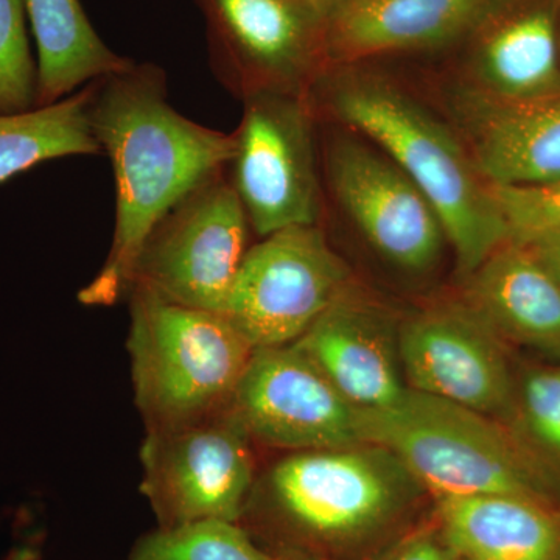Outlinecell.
I'll list each match as a JSON object with an SVG mask.
<instances>
[{
  "label": "cell",
  "mask_w": 560,
  "mask_h": 560,
  "mask_svg": "<svg viewBox=\"0 0 560 560\" xmlns=\"http://www.w3.org/2000/svg\"><path fill=\"white\" fill-rule=\"evenodd\" d=\"M127 348L145 431L171 429L231 408L254 349L223 313L131 290Z\"/></svg>",
  "instance_id": "cell-5"
},
{
  "label": "cell",
  "mask_w": 560,
  "mask_h": 560,
  "mask_svg": "<svg viewBox=\"0 0 560 560\" xmlns=\"http://www.w3.org/2000/svg\"><path fill=\"white\" fill-rule=\"evenodd\" d=\"M326 173L335 201L383 259L408 272L436 267L447 242L440 217L381 150L335 135L327 143Z\"/></svg>",
  "instance_id": "cell-13"
},
{
  "label": "cell",
  "mask_w": 560,
  "mask_h": 560,
  "mask_svg": "<svg viewBox=\"0 0 560 560\" xmlns=\"http://www.w3.org/2000/svg\"><path fill=\"white\" fill-rule=\"evenodd\" d=\"M311 2L313 3V7H315V9L318 10L320 14H323L324 21H326V18L329 16L331 9H334V7L337 5L340 0H311Z\"/></svg>",
  "instance_id": "cell-30"
},
{
  "label": "cell",
  "mask_w": 560,
  "mask_h": 560,
  "mask_svg": "<svg viewBox=\"0 0 560 560\" xmlns=\"http://www.w3.org/2000/svg\"><path fill=\"white\" fill-rule=\"evenodd\" d=\"M349 279L319 224L285 228L249 246L221 313L254 349L293 345Z\"/></svg>",
  "instance_id": "cell-9"
},
{
  "label": "cell",
  "mask_w": 560,
  "mask_h": 560,
  "mask_svg": "<svg viewBox=\"0 0 560 560\" xmlns=\"http://www.w3.org/2000/svg\"><path fill=\"white\" fill-rule=\"evenodd\" d=\"M382 560H460L440 529L420 530L405 537Z\"/></svg>",
  "instance_id": "cell-26"
},
{
  "label": "cell",
  "mask_w": 560,
  "mask_h": 560,
  "mask_svg": "<svg viewBox=\"0 0 560 560\" xmlns=\"http://www.w3.org/2000/svg\"><path fill=\"white\" fill-rule=\"evenodd\" d=\"M370 444L393 452L440 497L501 493L555 508V488L521 438L499 420L408 388L393 407L366 410Z\"/></svg>",
  "instance_id": "cell-4"
},
{
  "label": "cell",
  "mask_w": 560,
  "mask_h": 560,
  "mask_svg": "<svg viewBox=\"0 0 560 560\" xmlns=\"http://www.w3.org/2000/svg\"><path fill=\"white\" fill-rule=\"evenodd\" d=\"M504 0H340L324 22L326 68L429 49L480 28Z\"/></svg>",
  "instance_id": "cell-16"
},
{
  "label": "cell",
  "mask_w": 560,
  "mask_h": 560,
  "mask_svg": "<svg viewBox=\"0 0 560 560\" xmlns=\"http://www.w3.org/2000/svg\"><path fill=\"white\" fill-rule=\"evenodd\" d=\"M256 448L231 408L184 425L145 431L140 492L158 528L241 523L260 474Z\"/></svg>",
  "instance_id": "cell-7"
},
{
  "label": "cell",
  "mask_w": 560,
  "mask_h": 560,
  "mask_svg": "<svg viewBox=\"0 0 560 560\" xmlns=\"http://www.w3.org/2000/svg\"><path fill=\"white\" fill-rule=\"evenodd\" d=\"M423 490L383 445L283 453L260 471L238 525L265 551L335 560L399 523Z\"/></svg>",
  "instance_id": "cell-2"
},
{
  "label": "cell",
  "mask_w": 560,
  "mask_h": 560,
  "mask_svg": "<svg viewBox=\"0 0 560 560\" xmlns=\"http://www.w3.org/2000/svg\"><path fill=\"white\" fill-rule=\"evenodd\" d=\"M510 241L528 242L560 231V178L525 187L489 186Z\"/></svg>",
  "instance_id": "cell-25"
},
{
  "label": "cell",
  "mask_w": 560,
  "mask_h": 560,
  "mask_svg": "<svg viewBox=\"0 0 560 560\" xmlns=\"http://www.w3.org/2000/svg\"><path fill=\"white\" fill-rule=\"evenodd\" d=\"M210 65L238 97L307 95L326 69L324 18L311 0H195Z\"/></svg>",
  "instance_id": "cell-10"
},
{
  "label": "cell",
  "mask_w": 560,
  "mask_h": 560,
  "mask_svg": "<svg viewBox=\"0 0 560 560\" xmlns=\"http://www.w3.org/2000/svg\"><path fill=\"white\" fill-rule=\"evenodd\" d=\"M231 410L257 447L293 453L370 444L366 410L293 345L254 350Z\"/></svg>",
  "instance_id": "cell-11"
},
{
  "label": "cell",
  "mask_w": 560,
  "mask_h": 560,
  "mask_svg": "<svg viewBox=\"0 0 560 560\" xmlns=\"http://www.w3.org/2000/svg\"><path fill=\"white\" fill-rule=\"evenodd\" d=\"M91 124L114 172L116 226L108 257L79 301L109 307L130 290L140 248L162 217L208 176L228 167L234 136L173 108L167 77L153 62H135L95 81Z\"/></svg>",
  "instance_id": "cell-1"
},
{
  "label": "cell",
  "mask_w": 560,
  "mask_h": 560,
  "mask_svg": "<svg viewBox=\"0 0 560 560\" xmlns=\"http://www.w3.org/2000/svg\"><path fill=\"white\" fill-rule=\"evenodd\" d=\"M125 560H271L238 523L209 521L156 528Z\"/></svg>",
  "instance_id": "cell-22"
},
{
  "label": "cell",
  "mask_w": 560,
  "mask_h": 560,
  "mask_svg": "<svg viewBox=\"0 0 560 560\" xmlns=\"http://www.w3.org/2000/svg\"><path fill=\"white\" fill-rule=\"evenodd\" d=\"M25 0H0V114L36 108L38 66L27 36Z\"/></svg>",
  "instance_id": "cell-24"
},
{
  "label": "cell",
  "mask_w": 560,
  "mask_h": 560,
  "mask_svg": "<svg viewBox=\"0 0 560 560\" xmlns=\"http://www.w3.org/2000/svg\"><path fill=\"white\" fill-rule=\"evenodd\" d=\"M467 279L466 301L501 340L560 360V285L525 243L504 242Z\"/></svg>",
  "instance_id": "cell-18"
},
{
  "label": "cell",
  "mask_w": 560,
  "mask_h": 560,
  "mask_svg": "<svg viewBox=\"0 0 560 560\" xmlns=\"http://www.w3.org/2000/svg\"><path fill=\"white\" fill-rule=\"evenodd\" d=\"M523 243L533 250L534 256L541 261L560 285V231L547 232Z\"/></svg>",
  "instance_id": "cell-27"
},
{
  "label": "cell",
  "mask_w": 560,
  "mask_h": 560,
  "mask_svg": "<svg viewBox=\"0 0 560 560\" xmlns=\"http://www.w3.org/2000/svg\"><path fill=\"white\" fill-rule=\"evenodd\" d=\"M399 326L388 307L349 285L293 346L353 405L385 410L408 390Z\"/></svg>",
  "instance_id": "cell-15"
},
{
  "label": "cell",
  "mask_w": 560,
  "mask_h": 560,
  "mask_svg": "<svg viewBox=\"0 0 560 560\" xmlns=\"http://www.w3.org/2000/svg\"><path fill=\"white\" fill-rule=\"evenodd\" d=\"M253 232L228 167L212 173L143 242L131 290L172 304L223 312Z\"/></svg>",
  "instance_id": "cell-6"
},
{
  "label": "cell",
  "mask_w": 560,
  "mask_h": 560,
  "mask_svg": "<svg viewBox=\"0 0 560 560\" xmlns=\"http://www.w3.org/2000/svg\"><path fill=\"white\" fill-rule=\"evenodd\" d=\"M307 101L366 136L418 186L440 217L460 275H471L510 241L489 186L452 125L399 84L337 66L323 70Z\"/></svg>",
  "instance_id": "cell-3"
},
{
  "label": "cell",
  "mask_w": 560,
  "mask_h": 560,
  "mask_svg": "<svg viewBox=\"0 0 560 560\" xmlns=\"http://www.w3.org/2000/svg\"><path fill=\"white\" fill-rule=\"evenodd\" d=\"M228 176L253 232L267 237L319 224L315 113L307 95L257 92L243 98Z\"/></svg>",
  "instance_id": "cell-8"
},
{
  "label": "cell",
  "mask_w": 560,
  "mask_h": 560,
  "mask_svg": "<svg viewBox=\"0 0 560 560\" xmlns=\"http://www.w3.org/2000/svg\"><path fill=\"white\" fill-rule=\"evenodd\" d=\"M399 357L408 388L511 419L517 381L504 341L466 300L438 302L401 320Z\"/></svg>",
  "instance_id": "cell-12"
},
{
  "label": "cell",
  "mask_w": 560,
  "mask_h": 560,
  "mask_svg": "<svg viewBox=\"0 0 560 560\" xmlns=\"http://www.w3.org/2000/svg\"><path fill=\"white\" fill-rule=\"evenodd\" d=\"M271 560H320L308 552L293 550V548H276V550L267 551Z\"/></svg>",
  "instance_id": "cell-28"
},
{
  "label": "cell",
  "mask_w": 560,
  "mask_h": 560,
  "mask_svg": "<svg viewBox=\"0 0 560 560\" xmlns=\"http://www.w3.org/2000/svg\"><path fill=\"white\" fill-rule=\"evenodd\" d=\"M94 83L49 106L0 114V184L40 162L103 154L91 124Z\"/></svg>",
  "instance_id": "cell-21"
},
{
  "label": "cell",
  "mask_w": 560,
  "mask_h": 560,
  "mask_svg": "<svg viewBox=\"0 0 560 560\" xmlns=\"http://www.w3.org/2000/svg\"><path fill=\"white\" fill-rule=\"evenodd\" d=\"M9 560H43V552L35 544H24L11 551Z\"/></svg>",
  "instance_id": "cell-29"
},
{
  "label": "cell",
  "mask_w": 560,
  "mask_h": 560,
  "mask_svg": "<svg viewBox=\"0 0 560 560\" xmlns=\"http://www.w3.org/2000/svg\"><path fill=\"white\" fill-rule=\"evenodd\" d=\"M25 7L38 47L36 108L135 65L98 36L80 0H25Z\"/></svg>",
  "instance_id": "cell-20"
},
{
  "label": "cell",
  "mask_w": 560,
  "mask_h": 560,
  "mask_svg": "<svg viewBox=\"0 0 560 560\" xmlns=\"http://www.w3.org/2000/svg\"><path fill=\"white\" fill-rule=\"evenodd\" d=\"M510 422L537 459L560 467V364L522 375Z\"/></svg>",
  "instance_id": "cell-23"
},
{
  "label": "cell",
  "mask_w": 560,
  "mask_h": 560,
  "mask_svg": "<svg viewBox=\"0 0 560 560\" xmlns=\"http://www.w3.org/2000/svg\"><path fill=\"white\" fill-rule=\"evenodd\" d=\"M436 500L440 530L460 560H560V515L550 504L501 493Z\"/></svg>",
  "instance_id": "cell-19"
},
{
  "label": "cell",
  "mask_w": 560,
  "mask_h": 560,
  "mask_svg": "<svg viewBox=\"0 0 560 560\" xmlns=\"http://www.w3.org/2000/svg\"><path fill=\"white\" fill-rule=\"evenodd\" d=\"M558 2V11H559V24H560V0H556Z\"/></svg>",
  "instance_id": "cell-31"
},
{
  "label": "cell",
  "mask_w": 560,
  "mask_h": 560,
  "mask_svg": "<svg viewBox=\"0 0 560 560\" xmlns=\"http://www.w3.org/2000/svg\"><path fill=\"white\" fill-rule=\"evenodd\" d=\"M470 86L503 101L560 91V24L556 0L503 3L481 25Z\"/></svg>",
  "instance_id": "cell-17"
},
{
  "label": "cell",
  "mask_w": 560,
  "mask_h": 560,
  "mask_svg": "<svg viewBox=\"0 0 560 560\" xmlns=\"http://www.w3.org/2000/svg\"><path fill=\"white\" fill-rule=\"evenodd\" d=\"M447 109L488 186H537L560 178V91L503 101L464 81L448 90Z\"/></svg>",
  "instance_id": "cell-14"
}]
</instances>
